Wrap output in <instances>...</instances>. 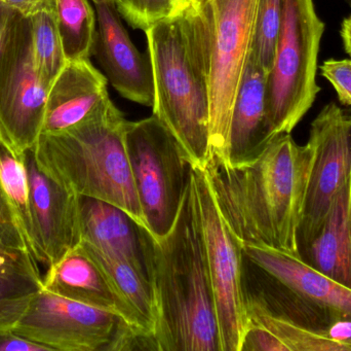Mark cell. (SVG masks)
<instances>
[{"label": "cell", "mask_w": 351, "mask_h": 351, "mask_svg": "<svg viewBox=\"0 0 351 351\" xmlns=\"http://www.w3.org/2000/svg\"><path fill=\"white\" fill-rule=\"evenodd\" d=\"M311 158L308 146H299L290 133L276 136L259 158L243 166H227L210 156L204 170L215 199L243 245L299 257L298 229Z\"/></svg>", "instance_id": "cell-1"}, {"label": "cell", "mask_w": 351, "mask_h": 351, "mask_svg": "<svg viewBox=\"0 0 351 351\" xmlns=\"http://www.w3.org/2000/svg\"><path fill=\"white\" fill-rule=\"evenodd\" d=\"M154 72V115L192 166L206 169L210 148L212 16L191 1L145 30Z\"/></svg>", "instance_id": "cell-2"}, {"label": "cell", "mask_w": 351, "mask_h": 351, "mask_svg": "<svg viewBox=\"0 0 351 351\" xmlns=\"http://www.w3.org/2000/svg\"><path fill=\"white\" fill-rule=\"evenodd\" d=\"M149 280L158 351H222L191 183L172 230L152 239Z\"/></svg>", "instance_id": "cell-3"}, {"label": "cell", "mask_w": 351, "mask_h": 351, "mask_svg": "<svg viewBox=\"0 0 351 351\" xmlns=\"http://www.w3.org/2000/svg\"><path fill=\"white\" fill-rule=\"evenodd\" d=\"M127 122L108 97L71 129L40 134L31 150L39 168L66 189L114 204L146 227L125 148Z\"/></svg>", "instance_id": "cell-4"}, {"label": "cell", "mask_w": 351, "mask_h": 351, "mask_svg": "<svg viewBox=\"0 0 351 351\" xmlns=\"http://www.w3.org/2000/svg\"><path fill=\"white\" fill-rule=\"evenodd\" d=\"M255 268L256 286L247 295L268 313L307 331L351 321V290L307 265L296 256L263 245H243Z\"/></svg>", "instance_id": "cell-5"}, {"label": "cell", "mask_w": 351, "mask_h": 351, "mask_svg": "<svg viewBox=\"0 0 351 351\" xmlns=\"http://www.w3.org/2000/svg\"><path fill=\"white\" fill-rule=\"evenodd\" d=\"M325 24L313 0H284L282 29L267 76L266 103L274 136L291 133L315 102L317 56Z\"/></svg>", "instance_id": "cell-6"}, {"label": "cell", "mask_w": 351, "mask_h": 351, "mask_svg": "<svg viewBox=\"0 0 351 351\" xmlns=\"http://www.w3.org/2000/svg\"><path fill=\"white\" fill-rule=\"evenodd\" d=\"M125 140L146 227L154 238H164L179 216L193 166L174 135L154 115L128 121Z\"/></svg>", "instance_id": "cell-7"}, {"label": "cell", "mask_w": 351, "mask_h": 351, "mask_svg": "<svg viewBox=\"0 0 351 351\" xmlns=\"http://www.w3.org/2000/svg\"><path fill=\"white\" fill-rule=\"evenodd\" d=\"M12 332L51 351L141 350L147 334L121 315L41 288Z\"/></svg>", "instance_id": "cell-8"}, {"label": "cell", "mask_w": 351, "mask_h": 351, "mask_svg": "<svg viewBox=\"0 0 351 351\" xmlns=\"http://www.w3.org/2000/svg\"><path fill=\"white\" fill-rule=\"evenodd\" d=\"M190 183L202 228L221 348L222 351H239L249 324L243 243L221 214L206 170L192 167Z\"/></svg>", "instance_id": "cell-9"}, {"label": "cell", "mask_w": 351, "mask_h": 351, "mask_svg": "<svg viewBox=\"0 0 351 351\" xmlns=\"http://www.w3.org/2000/svg\"><path fill=\"white\" fill-rule=\"evenodd\" d=\"M212 16L210 148L226 162L233 103L251 53L259 0H208Z\"/></svg>", "instance_id": "cell-10"}, {"label": "cell", "mask_w": 351, "mask_h": 351, "mask_svg": "<svg viewBox=\"0 0 351 351\" xmlns=\"http://www.w3.org/2000/svg\"><path fill=\"white\" fill-rule=\"evenodd\" d=\"M311 165L298 249L311 242L323 226L336 194L351 174V123L335 103L324 107L311 124L307 142Z\"/></svg>", "instance_id": "cell-11"}, {"label": "cell", "mask_w": 351, "mask_h": 351, "mask_svg": "<svg viewBox=\"0 0 351 351\" xmlns=\"http://www.w3.org/2000/svg\"><path fill=\"white\" fill-rule=\"evenodd\" d=\"M49 89L33 60L30 20L20 16L0 61V124L22 154L40 136Z\"/></svg>", "instance_id": "cell-12"}, {"label": "cell", "mask_w": 351, "mask_h": 351, "mask_svg": "<svg viewBox=\"0 0 351 351\" xmlns=\"http://www.w3.org/2000/svg\"><path fill=\"white\" fill-rule=\"evenodd\" d=\"M25 166L33 230L47 268L80 242V196L45 174L31 150Z\"/></svg>", "instance_id": "cell-13"}, {"label": "cell", "mask_w": 351, "mask_h": 351, "mask_svg": "<svg viewBox=\"0 0 351 351\" xmlns=\"http://www.w3.org/2000/svg\"><path fill=\"white\" fill-rule=\"evenodd\" d=\"M97 14L94 52L111 86L125 98L154 106V72L149 56L140 53L123 26L114 0H92Z\"/></svg>", "instance_id": "cell-14"}, {"label": "cell", "mask_w": 351, "mask_h": 351, "mask_svg": "<svg viewBox=\"0 0 351 351\" xmlns=\"http://www.w3.org/2000/svg\"><path fill=\"white\" fill-rule=\"evenodd\" d=\"M267 76L251 51L231 113L228 152L226 162H223L227 166L254 162L276 137L268 119Z\"/></svg>", "instance_id": "cell-15"}, {"label": "cell", "mask_w": 351, "mask_h": 351, "mask_svg": "<svg viewBox=\"0 0 351 351\" xmlns=\"http://www.w3.org/2000/svg\"><path fill=\"white\" fill-rule=\"evenodd\" d=\"M80 241L125 260L149 280L154 235L119 206L80 197Z\"/></svg>", "instance_id": "cell-16"}, {"label": "cell", "mask_w": 351, "mask_h": 351, "mask_svg": "<svg viewBox=\"0 0 351 351\" xmlns=\"http://www.w3.org/2000/svg\"><path fill=\"white\" fill-rule=\"evenodd\" d=\"M107 82L90 59L67 61L47 92L41 134L61 133L90 117L109 97Z\"/></svg>", "instance_id": "cell-17"}, {"label": "cell", "mask_w": 351, "mask_h": 351, "mask_svg": "<svg viewBox=\"0 0 351 351\" xmlns=\"http://www.w3.org/2000/svg\"><path fill=\"white\" fill-rule=\"evenodd\" d=\"M0 241L45 260L35 239L29 207L25 154L19 152L0 124Z\"/></svg>", "instance_id": "cell-18"}, {"label": "cell", "mask_w": 351, "mask_h": 351, "mask_svg": "<svg viewBox=\"0 0 351 351\" xmlns=\"http://www.w3.org/2000/svg\"><path fill=\"white\" fill-rule=\"evenodd\" d=\"M299 257L351 290V174L336 194L317 236L299 249Z\"/></svg>", "instance_id": "cell-19"}, {"label": "cell", "mask_w": 351, "mask_h": 351, "mask_svg": "<svg viewBox=\"0 0 351 351\" xmlns=\"http://www.w3.org/2000/svg\"><path fill=\"white\" fill-rule=\"evenodd\" d=\"M86 255L104 274L123 310V317L132 327L156 338L158 311L149 280L131 263L80 241Z\"/></svg>", "instance_id": "cell-20"}, {"label": "cell", "mask_w": 351, "mask_h": 351, "mask_svg": "<svg viewBox=\"0 0 351 351\" xmlns=\"http://www.w3.org/2000/svg\"><path fill=\"white\" fill-rule=\"evenodd\" d=\"M43 288L64 298L117 313L123 319L121 304L104 274L80 243L47 268Z\"/></svg>", "instance_id": "cell-21"}, {"label": "cell", "mask_w": 351, "mask_h": 351, "mask_svg": "<svg viewBox=\"0 0 351 351\" xmlns=\"http://www.w3.org/2000/svg\"><path fill=\"white\" fill-rule=\"evenodd\" d=\"M43 288L38 262L0 241V332L12 329Z\"/></svg>", "instance_id": "cell-22"}, {"label": "cell", "mask_w": 351, "mask_h": 351, "mask_svg": "<svg viewBox=\"0 0 351 351\" xmlns=\"http://www.w3.org/2000/svg\"><path fill=\"white\" fill-rule=\"evenodd\" d=\"M56 23L67 61L90 59L94 52L97 14L88 0H55Z\"/></svg>", "instance_id": "cell-23"}, {"label": "cell", "mask_w": 351, "mask_h": 351, "mask_svg": "<svg viewBox=\"0 0 351 351\" xmlns=\"http://www.w3.org/2000/svg\"><path fill=\"white\" fill-rule=\"evenodd\" d=\"M29 20L33 60L41 76L51 87L56 76L67 63L55 14L40 12Z\"/></svg>", "instance_id": "cell-24"}, {"label": "cell", "mask_w": 351, "mask_h": 351, "mask_svg": "<svg viewBox=\"0 0 351 351\" xmlns=\"http://www.w3.org/2000/svg\"><path fill=\"white\" fill-rule=\"evenodd\" d=\"M282 16L284 0H259L251 51L267 73L274 64Z\"/></svg>", "instance_id": "cell-25"}, {"label": "cell", "mask_w": 351, "mask_h": 351, "mask_svg": "<svg viewBox=\"0 0 351 351\" xmlns=\"http://www.w3.org/2000/svg\"><path fill=\"white\" fill-rule=\"evenodd\" d=\"M117 4L132 26L144 31L176 10L175 0H117Z\"/></svg>", "instance_id": "cell-26"}, {"label": "cell", "mask_w": 351, "mask_h": 351, "mask_svg": "<svg viewBox=\"0 0 351 351\" xmlns=\"http://www.w3.org/2000/svg\"><path fill=\"white\" fill-rule=\"evenodd\" d=\"M321 71L335 89L340 102L351 105V59L328 60L321 66Z\"/></svg>", "instance_id": "cell-27"}, {"label": "cell", "mask_w": 351, "mask_h": 351, "mask_svg": "<svg viewBox=\"0 0 351 351\" xmlns=\"http://www.w3.org/2000/svg\"><path fill=\"white\" fill-rule=\"evenodd\" d=\"M239 351H287V348L271 332L257 324L249 323Z\"/></svg>", "instance_id": "cell-28"}, {"label": "cell", "mask_w": 351, "mask_h": 351, "mask_svg": "<svg viewBox=\"0 0 351 351\" xmlns=\"http://www.w3.org/2000/svg\"><path fill=\"white\" fill-rule=\"evenodd\" d=\"M19 18L18 12L0 2V61L10 45Z\"/></svg>", "instance_id": "cell-29"}, {"label": "cell", "mask_w": 351, "mask_h": 351, "mask_svg": "<svg viewBox=\"0 0 351 351\" xmlns=\"http://www.w3.org/2000/svg\"><path fill=\"white\" fill-rule=\"evenodd\" d=\"M0 351H51L47 346L27 339L12 330L0 332Z\"/></svg>", "instance_id": "cell-30"}, {"label": "cell", "mask_w": 351, "mask_h": 351, "mask_svg": "<svg viewBox=\"0 0 351 351\" xmlns=\"http://www.w3.org/2000/svg\"><path fill=\"white\" fill-rule=\"evenodd\" d=\"M4 3L25 19L55 10V0H4Z\"/></svg>", "instance_id": "cell-31"}, {"label": "cell", "mask_w": 351, "mask_h": 351, "mask_svg": "<svg viewBox=\"0 0 351 351\" xmlns=\"http://www.w3.org/2000/svg\"><path fill=\"white\" fill-rule=\"evenodd\" d=\"M341 36L346 53L351 56V16L346 18L342 23Z\"/></svg>", "instance_id": "cell-32"}, {"label": "cell", "mask_w": 351, "mask_h": 351, "mask_svg": "<svg viewBox=\"0 0 351 351\" xmlns=\"http://www.w3.org/2000/svg\"><path fill=\"white\" fill-rule=\"evenodd\" d=\"M190 2H191V0H175L176 10H179V8H184V6L189 4Z\"/></svg>", "instance_id": "cell-33"}, {"label": "cell", "mask_w": 351, "mask_h": 351, "mask_svg": "<svg viewBox=\"0 0 351 351\" xmlns=\"http://www.w3.org/2000/svg\"><path fill=\"white\" fill-rule=\"evenodd\" d=\"M191 1L195 2L197 4H206L208 0H191Z\"/></svg>", "instance_id": "cell-34"}, {"label": "cell", "mask_w": 351, "mask_h": 351, "mask_svg": "<svg viewBox=\"0 0 351 351\" xmlns=\"http://www.w3.org/2000/svg\"><path fill=\"white\" fill-rule=\"evenodd\" d=\"M348 3H350V5L351 6V0H348Z\"/></svg>", "instance_id": "cell-35"}, {"label": "cell", "mask_w": 351, "mask_h": 351, "mask_svg": "<svg viewBox=\"0 0 351 351\" xmlns=\"http://www.w3.org/2000/svg\"><path fill=\"white\" fill-rule=\"evenodd\" d=\"M0 2H4V0H0Z\"/></svg>", "instance_id": "cell-36"}, {"label": "cell", "mask_w": 351, "mask_h": 351, "mask_svg": "<svg viewBox=\"0 0 351 351\" xmlns=\"http://www.w3.org/2000/svg\"><path fill=\"white\" fill-rule=\"evenodd\" d=\"M350 123H351V117H350Z\"/></svg>", "instance_id": "cell-37"}, {"label": "cell", "mask_w": 351, "mask_h": 351, "mask_svg": "<svg viewBox=\"0 0 351 351\" xmlns=\"http://www.w3.org/2000/svg\"><path fill=\"white\" fill-rule=\"evenodd\" d=\"M115 2H117V0H114Z\"/></svg>", "instance_id": "cell-38"}]
</instances>
